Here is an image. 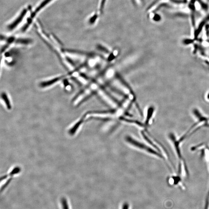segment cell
I'll list each match as a JSON object with an SVG mask.
<instances>
[{
  "label": "cell",
  "mask_w": 209,
  "mask_h": 209,
  "mask_svg": "<svg viewBox=\"0 0 209 209\" xmlns=\"http://www.w3.org/2000/svg\"><path fill=\"white\" fill-rule=\"evenodd\" d=\"M125 139L126 142L132 147L144 151L147 153L150 154L155 157L158 158L162 160H165V157H164L163 155L160 152L155 150V149L152 148L149 146L145 145V144L136 140L135 139L131 137V136H127L125 137Z\"/></svg>",
  "instance_id": "6da1fadb"
},
{
  "label": "cell",
  "mask_w": 209,
  "mask_h": 209,
  "mask_svg": "<svg viewBox=\"0 0 209 209\" xmlns=\"http://www.w3.org/2000/svg\"><path fill=\"white\" fill-rule=\"evenodd\" d=\"M53 0H44V1L41 2L40 4L38 6L37 8H35V11L31 13L30 15L26 21V23L23 26L22 29H21V31H22V32L26 31V30L28 29L29 26H30L31 24L33 22V20L35 17L36 14H38V13H39L40 11H41L43 8H45L46 6H47L48 4H49V3H50Z\"/></svg>",
  "instance_id": "7a4b0ae2"
},
{
  "label": "cell",
  "mask_w": 209,
  "mask_h": 209,
  "mask_svg": "<svg viewBox=\"0 0 209 209\" xmlns=\"http://www.w3.org/2000/svg\"><path fill=\"white\" fill-rule=\"evenodd\" d=\"M168 137L171 142L172 145L173 146L174 151H175L177 158H178L180 162L185 163L182 155L180 145L181 142L179 139H177L175 134L173 132H170L168 135Z\"/></svg>",
  "instance_id": "3957f363"
},
{
  "label": "cell",
  "mask_w": 209,
  "mask_h": 209,
  "mask_svg": "<svg viewBox=\"0 0 209 209\" xmlns=\"http://www.w3.org/2000/svg\"><path fill=\"white\" fill-rule=\"evenodd\" d=\"M28 11L27 9H23V10L21 12L20 14H19V15L16 18V19H14L12 22L7 26V29L8 30L12 31L17 27L18 25L21 22V21H23L25 16L26 15Z\"/></svg>",
  "instance_id": "277c9868"
},
{
  "label": "cell",
  "mask_w": 209,
  "mask_h": 209,
  "mask_svg": "<svg viewBox=\"0 0 209 209\" xmlns=\"http://www.w3.org/2000/svg\"><path fill=\"white\" fill-rule=\"evenodd\" d=\"M1 99L5 104L7 109L8 110H10L11 109L12 106L8 94L6 92H3L1 94Z\"/></svg>",
  "instance_id": "5b68a950"
},
{
  "label": "cell",
  "mask_w": 209,
  "mask_h": 209,
  "mask_svg": "<svg viewBox=\"0 0 209 209\" xmlns=\"http://www.w3.org/2000/svg\"><path fill=\"white\" fill-rule=\"evenodd\" d=\"M61 203L62 204L63 209H69L67 201L65 197H63L61 199Z\"/></svg>",
  "instance_id": "8992f818"
},
{
  "label": "cell",
  "mask_w": 209,
  "mask_h": 209,
  "mask_svg": "<svg viewBox=\"0 0 209 209\" xmlns=\"http://www.w3.org/2000/svg\"><path fill=\"white\" fill-rule=\"evenodd\" d=\"M129 205L127 203H125L122 206V209H129Z\"/></svg>",
  "instance_id": "52a82bcc"
}]
</instances>
